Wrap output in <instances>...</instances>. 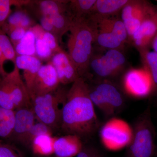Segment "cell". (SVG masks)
I'll list each match as a JSON object with an SVG mask.
<instances>
[{
    "label": "cell",
    "instance_id": "cell-1",
    "mask_svg": "<svg viewBox=\"0 0 157 157\" xmlns=\"http://www.w3.org/2000/svg\"><path fill=\"white\" fill-rule=\"evenodd\" d=\"M99 127L94 106L90 97L88 82L79 77L68 90L60 131L64 135L87 139L94 135Z\"/></svg>",
    "mask_w": 157,
    "mask_h": 157
},
{
    "label": "cell",
    "instance_id": "cell-2",
    "mask_svg": "<svg viewBox=\"0 0 157 157\" xmlns=\"http://www.w3.org/2000/svg\"><path fill=\"white\" fill-rule=\"evenodd\" d=\"M97 27L89 18L74 20L67 42V53L79 76L87 79L89 64L94 52Z\"/></svg>",
    "mask_w": 157,
    "mask_h": 157
},
{
    "label": "cell",
    "instance_id": "cell-3",
    "mask_svg": "<svg viewBox=\"0 0 157 157\" xmlns=\"http://www.w3.org/2000/svg\"><path fill=\"white\" fill-rule=\"evenodd\" d=\"M68 90L61 85L53 91L31 98L37 120L48 126L53 132L60 131Z\"/></svg>",
    "mask_w": 157,
    "mask_h": 157
},
{
    "label": "cell",
    "instance_id": "cell-4",
    "mask_svg": "<svg viewBox=\"0 0 157 157\" xmlns=\"http://www.w3.org/2000/svg\"><path fill=\"white\" fill-rule=\"evenodd\" d=\"M132 134L126 157H155V131L150 107H147L137 118L133 124Z\"/></svg>",
    "mask_w": 157,
    "mask_h": 157
},
{
    "label": "cell",
    "instance_id": "cell-5",
    "mask_svg": "<svg viewBox=\"0 0 157 157\" xmlns=\"http://www.w3.org/2000/svg\"><path fill=\"white\" fill-rule=\"evenodd\" d=\"M90 82L91 84L88 83L90 97L94 107L108 117L116 115L122 109L125 100L117 85L108 80Z\"/></svg>",
    "mask_w": 157,
    "mask_h": 157
},
{
    "label": "cell",
    "instance_id": "cell-6",
    "mask_svg": "<svg viewBox=\"0 0 157 157\" xmlns=\"http://www.w3.org/2000/svg\"><path fill=\"white\" fill-rule=\"evenodd\" d=\"M32 107L31 98L25 83L15 65L11 72L0 78V107L15 110Z\"/></svg>",
    "mask_w": 157,
    "mask_h": 157
},
{
    "label": "cell",
    "instance_id": "cell-7",
    "mask_svg": "<svg viewBox=\"0 0 157 157\" xmlns=\"http://www.w3.org/2000/svg\"><path fill=\"white\" fill-rule=\"evenodd\" d=\"M126 58L122 50L107 49L104 53H93L89 64L90 81L108 80L118 76L125 67Z\"/></svg>",
    "mask_w": 157,
    "mask_h": 157
},
{
    "label": "cell",
    "instance_id": "cell-8",
    "mask_svg": "<svg viewBox=\"0 0 157 157\" xmlns=\"http://www.w3.org/2000/svg\"><path fill=\"white\" fill-rule=\"evenodd\" d=\"M153 4L143 0H129L121 11V19L128 33V40L137 31Z\"/></svg>",
    "mask_w": 157,
    "mask_h": 157
},
{
    "label": "cell",
    "instance_id": "cell-9",
    "mask_svg": "<svg viewBox=\"0 0 157 157\" xmlns=\"http://www.w3.org/2000/svg\"><path fill=\"white\" fill-rule=\"evenodd\" d=\"M132 135V130L125 124L119 121L108 122L101 130V138L104 144L112 149L128 146Z\"/></svg>",
    "mask_w": 157,
    "mask_h": 157
},
{
    "label": "cell",
    "instance_id": "cell-10",
    "mask_svg": "<svg viewBox=\"0 0 157 157\" xmlns=\"http://www.w3.org/2000/svg\"><path fill=\"white\" fill-rule=\"evenodd\" d=\"M123 84L126 91L134 97L144 98L151 94V79L144 69L129 70L124 76Z\"/></svg>",
    "mask_w": 157,
    "mask_h": 157
},
{
    "label": "cell",
    "instance_id": "cell-11",
    "mask_svg": "<svg viewBox=\"0 0 157 157\" xmlns=\"http://www.w3.org/2000/svg\"><path fill=\"white\" fill-rule=\"evenodd\" d=\"M157 32V6L153 5L131 40L138 51L148 48Z\"/></svg>",
    "mask_w": 157,
    "mask_h": 157
},
{
    "label": "cell",
    "instance_id": "cell-12",
    "mask_svg": "<svg viewBox=\"0 0 157 157\" xmlns=\"http://www.w3.org/2000/svg\"><path fill=\"white\" fill-rule=\"evenodd\" d=\"M60 85L55 69L50 62H48L39 69L30 91V97L32 98L50 93Z\"/></svg>",
    "mask_w": 157,
    "mask_h": 157
},
{
    "label": "cell",
    "instance_id": "cell-13",
    "mask_svg": "<svg viewBox=\"0 0 157 157\" xmlns=\"http://www.w3.org/2000/svg\"><path fill=\"white\" fill-rule=\"evenodd\" d=\"M36 120L32 107H23L16 109L14 129L7 142L24 145L27 135Z\"/></svg>",
    "mask_w": 157,
    "mask_h": 157
},
{
    "label": "cell",
    "instance_id": "cell-14",
    "mask_svg": "<svg viewBox=\"0 0 157 157\" xmlns=\"http://www.w3.org/2000/svg\"><path fill=\"white\" fill-rule=\"evenodd\" d=\"M50 62L56 71L60 85L72 84L80 77L75 65L65 50L54 55Z\"/></svg>",
    "mask_w": 157,
    "mask_h": 157
},
{
    "label": "cell",
    "instance_id": "cell-15",
    "mask_svg": "<svg viewBox=\"0 0 157 157\" xmlns=\"http://www.w3.org/2000/svg\"><path fill=\"white\" fill-rule=\"evenodd\" d=\"M129 0H96L91 13L87 17L93 22L114 17L121 12Z\"/></svg>",
    "mask_w": 157,
    "mask_h": 157
},
{
    "label": "cell",
    "instance_id": "cell-16",
    "mask_svg": "<svg viewBox=\"0 0 157 157\" xmlns=\"http://www.w3.org/2000/svg\"><path fill=\"white\" fill-rule=\"evenodd\" d=\"M83 145L82 139L76 135H66L55 137L54 154L56 157H76Z\"/></svg>",
    "mask_w": 157,
    "mask_h": 157
},
{
    "label": "cell",
    "instance_id": "cell-17",
    "mask_svg": "<svg viewBox=\"0 0 157 157\" xmlns=\"http://www.w3.org/2000/svg\"><path fill=\"white\" fill-rule=\"evenodd\" d=\"M14 65L23 70L24 82L29 94L39 69L42 66V61L37 56L17 55Z\"/></svg>",
    "mask_w": 157,
    "mask_h": 157
},
{
    "label": "cell",
    "instance_id": "cell-18",
    "mask_svg": "<svg viewBox=\"0 0 157 157\" xmlns=\"http://www.w3.org/2000/svg\"><path fill=\"white\" fill-rule=\"evenodd\" d=\"M69 1L62 0H42L31 1L26 6L36 9V12L38 17L45 16L51 17L60 13H68Z\"/></svg>",
    "mask_w": 157,
    "mask_h": 157
},
{
    "label": "cell",
    "instance_id": "cell-19",
    "mask_svg": "<svg viewBox=\"0 0 157 157\" xmlns=\"http://www.w3.org/2000/svg\"><path fill=\"white\" fill-rule=\"evenodd\" d=\"M21 8L11 12L2 27V30L6 34L17 28H23L29 30L36 24L28 11Z\"/></svg>",
    "mask_w": 157,
    "mask_h": 157
},
{
    "label": "cell",
    "instance_id": "cell-20",
    "mask_svg": "<svg viewBox=\"0 0 157 157\" xmlns=\"http://www.w3.org/2000/svg\"><path fill=\"white\" fill-rule=\"evenodd\" d=\"M138 51L143 64L144 69L148 73L151 79V94L157 95V53L150 51L148 48Z\"/></svg>",
    "mask_w": 157,
    "mask_h": 157
},
{
    "label": "cell",
    "instance_id": "cell-21",
    "mask_svg": "<svg viewBox=\"0 0 157 157\" xmlns=\"http://www.w3.org/2000/svg\"><path fill=\"white\" fill-rule=\"evenodd\" d=\"M96 0L69 1L68 13L73 20L87 18L92 12Z\"/></svg>",
    "mask_w": 157,
    "mask_h": 157
},
{
    "label": "cell",
    "instance_id": "cell-22",
    "mask_svg": "<svg viewBox=\"0 0 157 157\" xmlns=\"http://www.w3.org/2000/svg\"><path fill=\"white\" fill-rule=\"evenodd\" d=\"M55 137L51 134L39 135L34 138L30 147L34 153L41 156H49L54 154Z\"/></svg>",
    "mask_w": 157,
    "mask_h": 157
},
{
    "label": "cell",
    "instance_id": "cell-23",
    "mask_svg": "<svg viewBox=\"0 0 157 157\" xmlns=\"http://www.w3.org/2000/svg\"><path fill=\"white\" fill-rule=\"evenodd\" d=\"M15 110L0 107V140L7 141L14 129Z\"/></svg>",
    "mask_w": 157,
    "mask_h": 157
},
{
    "label": "cell",
    "instance_id": "cell-24",
    "mask_svg": "<svg viewBox=\"0 0 157 157\" xmlns=\"http://www.w3.org/2000/svg\"><path fill=\"white\" fill-rule=\"evenodd\" d=\"M55 31L56 36L59 43H61L62 38L66 33L70 32L74 20L68 13H60L50 17Z\"/></svg>",
    "mask_w": 157,
    "mask_h": 157
},
{
    "label": "cell",
    "instance_id": "cell-25",
    "mask_svg": "<svg viewBox=\"0 0 157 157\" xmlns=\"http://www.w3.org/2000/svg\"><path fill=\"white\" fill-rule=\"evenodd\" d=\"M32 31L36 38V56L41 61L50 62L54 54L41 37L44 30L39 25H36L33 27Z\"/></svg>",
    "mask_w": 157,
    "mask_h": 157
},
{
    "label": "cell",
    "instance_id": "cell-26",
    "mask_svg": "<svg viewBox=\"0 0 157 157\" xmlns=\"http://www.w3.org/2000/svg\"><path fill=\"white\" fill-rule=\"evenodd\" d=\"M36 36L30 29L20 42L14 47L17 56H36Z\"/></svg>",
    "mask_w": 157,
    "mask_h": 157
},
{
    "label": "cell",
    "instance_id": "cell-27",
    "mask_svg": "<svg viewBox=\"0 0 157 157\" xmlns=\"http://www.w3.org/2000/svg\"><path fill=\"white\" fill-rule=\"evenodd\" d=\"M30 2L29 0H0V28L2 29L11 14L12 6L21 8L27 6Z\"/></svg>",
    "mask_w": 157,
    "mask_h": 157
},
{
    "label": "cell",
    "instance_id": "cell-28",
    "mask_svg": "<svg viewBox=\"0 0 157 157\" xmlns=\"http://www.w3.org/2000/svg\"><path fill=\"white\" fill-rule=\"evenodd\" d=\"M0 46L6 60H9L15 63L17 54L10 38L0 28Z\"/></svg>",
    "mask_w": 157,
    "mask_h": 157
},
{
    "label": "cell",
    "instance_id": "cell-29",
    "mask_svg": "<svg viewBox=\"0 0 157 157\" xmlns=\"http://www.w3.org/2000/svg\"><path fill=\"white\" fill-rule=\"evenodd\" d=\"M53 131L45 124L37 121L31 128L26 139L24 146L29 147L30 145L34 138L39 135L43 134H51L53 135Z\"/></svg>",
    "mask_w": 157,
    "mask_h": 157
},
{
    "label": "cell",
    "instance_id": "cell-30",
    "mask_svg": "<svg viewBox=\"0 0 157 157\" xmlns=\"http://www.w3.org/2000/svg\"><path fill=\"white\" fill-rule=\"evenodd\" d=\"M0 157H22L11 143L0 140Z\"/></svg>",
    "mask_w": 157,
    "mask_h": 157
},
{
    "label": "cell",
    "instance_id": "cell-31",
    "mask_svg": "<svg viewBox=\"0 0 157 157\" xmlns=\"http://www.w3.org/2000/svg\"><path fill=\"white\" fill-rule=\"evenodd\" d=\"M41 37L48 44L54 54L59 53L64 51L60 46L58 40L53 34L44 31L41 35Z\"/></svg>",
    "mask_w": 157,
    "mask_h": 157
},
{
    "label": "cell",
    "instance_id": "cell-32",
    "mask_svg": "<svg viewBox=\"0 0 157 157\" xmlns=\"http://www.w3.org/2000/svg\"><path fill=\"white\" fill-rule=\"evenodd\" d=\"M28 31L23 28H17L11 30L7 34L14 47L20 42Z\"/></svg>",
    "mask_w": 157,
    "mask_h": 157
},
{
    "label": "cell",
    "instance_id": "cell-33",
    "mask_svg": "<svg viewBox=\"0 0 157 157\" xmlns=\"http://www.w3.org/2000/svg\"><path fill=\"white\" fill-rule=\"evenodd\" d=\"M76 157H104L101 151L91 145H84Z\"/></svg>",
    "mask_w": 157,
    "mask_h": 157
},
{
    "label": "cell",
    "instance_id": "cell-34",
    "mask_svg": "<svg viewBox=\"0 0 157 157\" xmlns=\"http://www.w3.org/2000/svg\"><path fill=\"white\" fill-rule=\"evenodd\" d=\"M39 25L44 31L51 33L56 36L55 31L50 17L42 16L39 17Z\"/></svg>",
    "mask_w": 157,
    "mask_h": 157
},
{
    "label": "cell",
    "instance_id": "cell-35",
    "mask_svg": "<svg viewBox=\"0 0 157 157\" xmlns=\"http://www.w3.org/2000/svg\"><path fill=\"white\" fill-rule=\"evenodd\" d=\"M150 45L153 49V51L157 53V32L153 38Z\"/></svg>",
    "mask_w": 157,
    "mask_h": 157
},
{
    "label": "cell",
    "instance_id": "cell-36",
    "mask_svg": "<svg viewBox=\"0 0 157 157\" xmlns=\"http://www.w3.org/2000/svg\"><path fill=\"white\" fill-rule=\"evenodd\" d=\"M0 76H1V77H2V75H1V73H0Z\"/></svg>",
    "mask_w": 157,
    "mask_h": 157
},
{
    "label": "cell",
    "instance_id": "cell-37",
    "mask_svg": "<svg viewBox=\"0 0 157 157\" xmlns=\"http://www.w3.org/2000/svg\"><path fill=\"white\" fill-rule=\"evenodd\" d=\"M156 2H157V0H156Z\"/></svg>",
    "mask_w": 157,
    "mask_h": 157
},
{
    "label": "cell",
    "instance_id": "cell-38",
    "mask_svg": "<svg viewBox=\"0 0 157 157\" xmlns=\"http://www.w3.org/2000/svg\"><path fill=\"white\" fill-rule=\"evenodd\" d=\"M55 157H56V156H55Z\"/></svg>",
    "mask_w": 157,
    "mask_h": 157
},
{
    "label": "cell",
    "instance_id": "cell-39",
    "mask_svg": "<svg viewBox=\"0 0 157 157\" xmlns=\"http://www.w3.org/2000/svg\"></svg>",
    "mask_w": 157,
    "mask_h": 157
}]
</instances>
